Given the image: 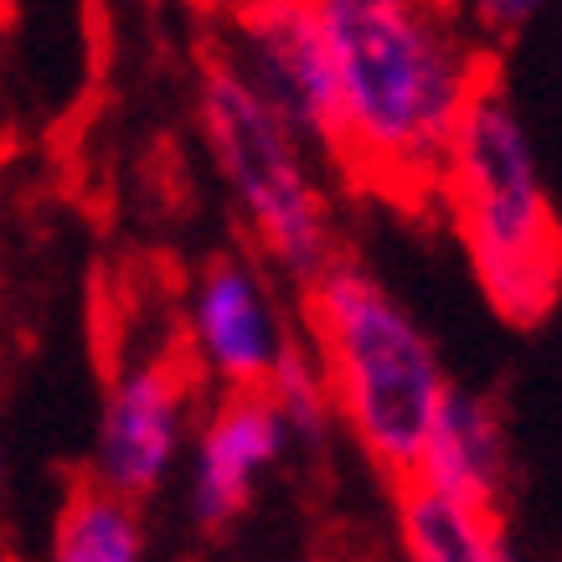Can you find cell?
<instances>
[{
  "instance_id": "cell-1",
  "label": "cell",
  "mask_w": 562,
  "mask_h": 562,
  "mask_svg": "<svg viewBox=\"0 0 562 562\" xmlns=\"http://www.w3.org/2000/svg\"><path fill=\"white\" fill-rule=\"evenodd\" d=\"M315 21L341 109L336 176L408 217L434 212L443 150L485 47H470L443 5L325 0Z\"/></svg>"
},
{
  "instance_id": "cell-2",
  "label": "cell",
  "mask_w": 562,
  "mask_h": 562,
  "mask_svg": "<svg viewBox=\"0 0 562 562\" xmlns=\"http://www.w3.org/2000/svg\"><path fill=\"white\" fill-rule=\"evenodd\" d=\"M305 330L321 357L325 403H336L392 491L418 480L428 434L449 397L443 367L408 310L357 258L336 254L305 284Z\"/></svg>"
},
{
  "instance_id": "cell-3",
  "label": "cell",
  "mask_w": 562,
  "mask_h": 562,
  "mask_svg": "<svg viewBox=\"0 0 562 562\" xmlns=\"http://www.w3.org/2000/svg\"><path fill=\"white\" fill-rule=\"evenodd\" d=\"M439 202L460 227L485 300L512 325H537L558 305V217L531 160L527 130L516 120L501 57H480L460 120L443 150Z\"/></svg>"
},
{
  "instance_id": "cell-4",
  "label": "cell",
  "mask_w": 562,
  "mask_h": 562,
  "mask_svg": "<svg viewBox=\"0 0 562 562\" xmlns=\"http://www.w3.org/2000/svg\"><path fill=\"white\" fill-rule=\"evenodd\" d=\"M196 68H202V124L222 176L233 181V196L254 227L258 248L279 269H290L305 290L336 258L330 212L305 166V150L206 42H196Z\"/></svg>"
},
{
  "instance_id": "cell-5",
  "label": "cell",
  "mask_w": 562,
  "mask_h": 562,
  "mask_svg": "<svg viewBox=\"0 0 562 562\" xmlns=\"http://www.w3.org/2000/svg\"><path fill=\"white\" fill-rule=\"evenodd\" d=\"M202 42L290 130L294 145L310 139L336 171L341 109L315 5H227Z\"/></svg>"
},
{
  "instance_id": "cell-6",
  "label": "cell",
  "mask_w": 562,
  "mask_h": 562,
  "mask_svg": "<svg viewBox=\"0 0 562 562\" xmlns=\"http://www.w3.org/2000/svg\"><path fill=\"white\" fill-rule=\"evenodd\" d=\"M206 361L191 341V325L176 321L166 341L135 367L109 376V403H103V434H99V464L93 475L114 495L135 506L150 495L176 454V434L187 418L191 392L202 387Z\"/></svg>"
},
{
  "instance_id": "cell-7",
  "label": "cell",
  "mask_w": 562,
  "mask_h": 562,
  "mask_svg": "<svg viewBox=\"0 0 562 562\" xmlns=\"http://www.w3.org/2000/svg\"><path fill=\"white\" fill-rule=\"evenodd\" d=\"M413 485H424L428 495H439L449 506H464V512H501V485H506V418H501V403L449 387Z\"/></svg>"
},
{
  "instance_id": "cell-8",
  "label": "cell",
  "mask_w": 562,
  "mask_h": 562,
  "mask_svg": "<svg viewBox=\"0 0 562 562\" xmlns=\"http://www.w3.org/2000/svg\"><path fill=\"white\" fill-rule=\"evenodd\" d=\"M191 341H196L206 367L222 372L227 392L269 387L279 330H273V321H269V305H263V294H258L254 273L243 269L233 254L206 258Z\"/></svg>"
},
{
  "instance_id": "cell-9",
  "label": "cell",
  "mask_w": 562,
  "mask_h": 562,
  "mask_svg": "<svg viewBox=\"0 0 562 562\" xmlns=\"http://www.w3.org/2000/svg\"><path fill=\"white\" fill-rule=\"evenodd\" d=\"M284 443V413L269 387H243L222 397L217 418L202 443V475H196V516L206 531H222L248 506V480L269 464Z\"/></svg>"
},
{
  "instance_id": "cell-10",
  "label": "cell",
  "mask_w": 562,
  "mask_h": 562,
  "mask_svg": "<svg viewBox=\"0 0 562 562\" xmlns=\"http://www.w3.org/2000/svg\"><path fill=\"white\" fill-rule=\"evenodd\" d=\"M57 562H139V516L93 470L63 480V512L52 537Z\"/></svg>"
},
{
  "instance_id": "cell-11",
  "label": "cell",
  "mask_w": 562,
  "mask_h": 562,
  "mask_svg": "<svg viewBox=\"0 0 562 562\" xmlns=\"http://www.w3.org/2000/svg\"><path fill=\"white\" fill-rule=\"evenodd\" d=\"M392 495H397V521L413 562H512L501 512H464L428 495L424 485Z\"/></svg>"
},
{
  "instance_id": "cell-12",
  "label": "cell",
  "mask_w": 562,
  "mask_h": 562,
  "mask_svg": "<svg viewBox=\"0 0 562 562\" xmlns=\"http://www.w3.org/2000/svg\"><path fill=\"white\" fill-rule=\"evenodd\" d=\"M269 392H273V403H279V413H284V424H294L310 443H321V434H325V387H321L315 361L305 357V346L294 341V336H279Z\"/></svg>"
}]
</instances>
